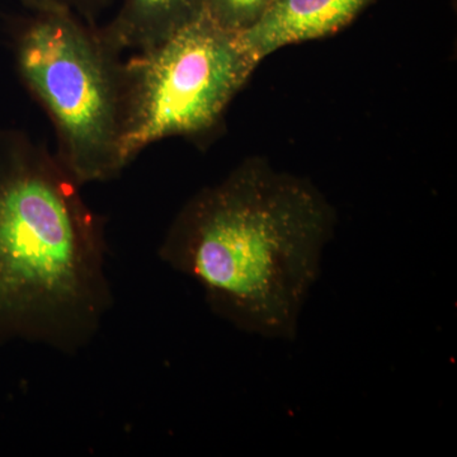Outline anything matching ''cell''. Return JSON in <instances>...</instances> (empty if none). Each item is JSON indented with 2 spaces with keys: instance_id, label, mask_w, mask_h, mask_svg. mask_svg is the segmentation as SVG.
I'll use <instances>...</instances> for the list:
<instances>
[{
  "instance_id": "cell-4",
  "label": "cell",
  "mask_w": 457,
  "mask_h": 457,
  "mask_svg": "<svg viewBox=\"0 0 457 457\" xmlns=\"http://www.w3.org/2000/svg\"><path fill=\"white\" fill-rule=\"evenodd\" d=\"M260 64L240 33L204 13L122 62L123 163L156 141L212 130Z\"/></svg>"
},
{
  "instance_id": "cell-3",
  "label": "cell",
  "mask_w": 457,
  "mask_h": 457,
  "mask_svg": "<svg viewBox=\"0 0 457 457\" xmlns=\"http://www.w3.org/2000/svg\"><path fill=\"white\" fill-rule=\"evenodd\" d=\"M18 71L53 122L57 159L82 187L122 161V62L98 29L59 9L32 11L14 37Z\"/></svg>"
},
{
  "instance_id": "cell-8",
  "label": "cell",
  "mask_w": 457,
  "mask_h": 457,
  "mask_svg": "<svg viewBox=\"0 0 457 457\" xmlns=\"http://www.w3.org/2000/svg\"><path fill=\"white\" fill-rule=\"evenodd\" d=\"M112 0H23V3L31 11H42V9H59L68 11L77 16H89L93 12L104 7Z\"/></svg>"
},
{
  "instance_id": "cell-5",
  "label": "cell",
  "mask_w": 457,
  "mask_h": 457,
  "mask_svg": "<svg viewBox=\"0 0 457 457\" xmlns=\"http://www.w3.org/2000/svg\"><path fill=\"white\" fill-rule=\"evenodd\" d=\"M375 0H278L257 25L240 33L260 62L290 45L318 40L350 25Z\"/></svg>"
},
{
  "instance_id": "cell-1",
  "label": "cell",
  "mask_w": 457,
  "mask_h": 457,
  "mask_svg": "<svg viewBox=\"0 0 457 457\" xmlns=\"http://www.w3.org/2000/svg\"><path fill=\"white\" fill-rule=\"evenodd\" d=\"M336 227L317 186L253 156L189 198L159 254L237 330L294 341Z\"/></svg>"
},
{
  "instance_id": "cell-7",
  "label": "cell",
  "mask_w": 457,
  "mask_h": 457,
  "mask_svg": "<svg viewBox=\"0 0 457 457\" xmlns=\"http://www.w3.org/2000/svg\"><path fill=\"white\" fill-rule=\"evenodd\" d=\"M278 0H204L203 13L228 32L248 31Z\"/></svg>"
},
{
  "instance_id": "cell-6",
  "label": "cell",
  "mask_w": 457,
  "mask_h": 457,
  "mask_svg": "<svg viewBox=\"0 0 457 457\" xmlns=\"http://www.w3.org/2000/svg\"><path fill=\"white\" fill-rule=\"evenodd\" d=\"M204 0H122L110 25L98 29L117 55L152 49L203 14Z\"/></svg>"
},
{
  "instance_id": "cell-2",
  "label": "cell",
  "mask_w": 457,
  "mask_h": 457,
  "mask_svg": "<svg viewBox=\"0 0 457 457\" xmlns=\"http://www.w3.org/2000/svg\"><path fill=\"white\" fill-rule=\"evenodd\" d=\"M104 220L56 155L0 130V337L79 351L110 309Z\"/></svg>"
}]
</instances>
